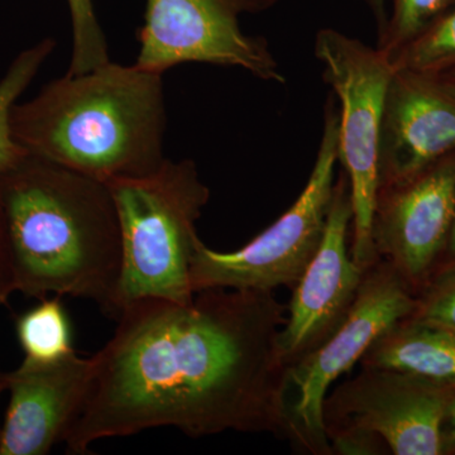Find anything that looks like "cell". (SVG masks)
Here are the masks:
<instances>
[{"label": "cell", "mask_w": 455, "mask_h": 455, "mask_svg": "<svg viewBox=\"0 0 455 455\" xmlns=\"http://www.w3.org/2000/svg\"><path fill=\"white\" fill-rule=\"evenodd\" d=\"M359 363L455 386V333L405 317L386 329Z\"/></svg>", "instance_id": "5bb4252c"}, {"label": "cell", "mask_w": 455, "mask_h": 455, "mask_svg": "<svg viewBox=\"0 0 455 455\" xmlns=\"http://www.w3.org/2000/svg\"><path fill=\"white\" fill-rule=\"evenodd\" d=\"M442 76L444 77L445 80H448V82L451 83V85H453L455 88V68L454 70L443 74Z\"/></svg>", "instance_id": "d4e9b609"}, {"label": "cell", "mask_w": 455, "mask_h": 455, "mask_svg": "<svg viewBox=\"0 0 455 455\" xmlns=\"http://www.w3.org/2000/svg\"><path fill=\"white\" fill-rule=\"evenodd\" d=\"M314 55L340 104L338 163L348 176L352 199L350 256L367 271L379 259L373 247L372 220L379 190L383 108L394 68L377 47L333 28L317 32Z\"/></svg>", "instance_id": "52a82bcc"}, {"label": "cell", "mask_w": 455, "mask_h": 455, "mask_svg": "<svg viewBox=\"0 0 455 455\" xmlns=\"http://www.w3.org/2000/svg\"><path fill=\"white\" fill-rule=\"evenodd\" d=\"M55 46L56 42L52 38H44L22 51L0 80V176L13 170L29 156L14 140L11 123L12 110Z\"/></svg>", "instance_id": "2e32d148"}, {"label": "cell", "mask_w": 455, "mask_h": 455, "mask_svg": "<svg viewBox=\"0 0 455 455\" xmlns=\"http://www.w3.org/2000/svg\"><path fill=\"white\" fill-rule=\"evenodd\" d=\"M40 301L16 323L25 363H52L75 353L70 319L61 298L52 296Z\"/></svg>", "instance_id": "9a60e30c"}, {"label": "cell", "mask_w": 455, "mask_h": 455, "mask_svg": "<svg viewBox=\"0 0 455 455\" xmlns=\"http://www.w3.org/2000/svg\"><path fill=\"white\" fill-rule=\"evenodd\" d=\"M107 185L122 232L116 319L132 302L145 299L193 300L190 266L200 241L196 221L211 199L196 163L166 158L155 172Z\"/></svg>", "instance_id": "277c9868"}, {"label": "cell", "mask_w": 455, "mask_h": 455, "mask_svg": "<svg viewBox=\"0 0 455 455\" xmlns=\"http://www.w3.org/2000/svg\"><path fill=\"white\" fill-rule=\"evenodd\" d=\"M5 391V383L3 379L2 372H0V397H2L3 392ZM0 430H2V423H0Z\"/></svg>", "instance_id": "484cf974"}, {"label": "cell", "mask_w": 455, "mask_h": 455, "mask_svg": "<svg viewBox=\"0 0 455 455\" xmlns=\"http://www.w3.org/2000/svg\"><path fill=\"white\" fill-rule=\"evenodd\" d=\"M352 218L349 180L341 170L322 243L293 286L286 322L278 333V353L287 367L328 340L355 304L366 271L348 250Z\"/></svg>", "instance_id": "8fae6325"}, {"label": "cell", "mask_w": 455, "mask_h": 455, "mask_svg": "<svg viewBox=\"0 0 455 455\" xmlns=\"http://www.w3.org/2000/svg\"><path fill=\"white\" fill-rule=\"evenodd\" d=\"M323 405L333 454L443 455V425L455 386L361 367Z\"/></svg>", "instance_id": "8992f818"}, {"label": "cell", "mask_w": 455, "mask_h": 455, "mask_svg": "<svg viewBox=\"0 0 455 455\" xmlns=\"http://www.w3.org/2000/svg\"><path fill=\"white\" fill-rule=\"evenodd\" d=\"M455 218V152L377 194L372 242L416 295L447 254Z\"/></svg>", "instance_id": "30bf717a"}, {"label": "cell", "mask_w": 455, "mask_h": 455, "mask_svg": "<svg viewBox=\"0 0 455 455\" xmlns=\"http://www.w3.org/2000/svg\"><path fill=\"white\" fill-rule=\"evenodd\" d=\"M443 455H455V395L443 425Z\"/></svg>", "instance_id": "7402d4cb"}, {"label": "cell", "mask_w": 455, "mask_h": 455, "mask_svg": "<svg viewBox=\"0 0 455 455\" xmlns=\"http://www.w3.org/2000/svg\"><path fill=\"white\" fill-rule=\"evenodd\" d=\"M16 291L73 296L116 319L121 224L106 182L28 156L0 176Z\"/></svg>", "instance_id": "7a4b0ae2"}, {"label": "cell", "mask_w": 455, "mask_h": 455, "mask_svg": "<svg viewBox=\"0 0 455 455\" xmlns=\"http://www.w3.org/2000/svg\"><path fill=\"white\" fill-rule=\"evenodd\" d=\"M361 2H363L372 12L374 20H376L377 32H379V36L381 35L388 18L387 7H386L387 0H361Z\"/></svg>", "instance_id": "603a6c76"}, {"label": "cell", "mask_w": 455, "mask_h": 455, "mask_svg": "<svg viewBox=\"0 0 455 455\" xmlns=\"http://www.w3.org/2000/svg\"><path fill=\"white\" fill-rule=\"evenodd\" d=\"M13 292H16L13 266H12L11 252H9L4 217L0 205V307L7 304Z\"/></svg>", "instance_id": "44dd1931"}, {"label": "cell", "mask_w": 455, "mask_h": 455, "mask_svg": "<svg viewBox=\"0 0 455 455\" xmlns=\"http://www.w3.org/2000/svg\"><path fill=\"white\" fill-rule=\"evenodd\" d=\"M94 361L76 352L46 364L22 362L2 372L9 403L0 430V455H44L59 443L79 412Z\"/></svg>", "instance_id": "4fadbf2b"}, {"label": "cell", "mask_w": 455, "mask_h": 455, "mask_svg": "<svg viewBox=\"0 0 455 455\" xmlns=\"http://www.w3.org/2000/svg\"><path fill=\"white\" fill-rule=\"evenodd\" d=\"M287 307L272 291L209 289L193 300L145 299L116 317L66 433L70 454L98 440L172 427L286 438L287 370L277 338Z\"/></svg>", "instance_id": "6da1fadb"}, {"label": "cell", "mask_w": 455, "mask_h": 455, "mask_svg": "<svg viewBox=\"0 0 455 455\" xmlns=\"http://www.w3.org/2000/svg\"><path fill=\"white\" fill-rule=\"evenodd\" d=\"M73 26V55L68 75L88 73L110 61L106 35L92 0H68Z\"/></svg>", "instance_id": "d6986e66"}, {"label": "cell", "mask_w": 455, "mask_h": 455, "mask_svg": "<svg viewBox=\"0 0 455 455\" xmlns=\"http://www.w3.org/2000/svg\"><path fill=\"white\" fill-rule=\"evenodd\" d=\"M453 3V0H392L377 49L390 60L415 40Z\"/></svg>", "instance_id": "ac0fdd59"}, {"label": "cell", "mask_w": 455, "mask_h": 455, "mask_svg": "<svg viewBox=\"0 0 455 455\" xmlns=\"http://www.w3.org/2000/svg\"><path fill=\"white\" fill-rule=\"evenodd\" d=\"M339 122V107L331 95L325 103L324 130L309 180L296 202L267 229L233 252H218L202 239L197 242L190 266L194 292L293 289L324 235L333 200Z\"/></svg>", "instance_id": "5b68a950"}, {"label": "cell", "mask_w": 455, "mask_h": 455, "mask_svg": "<svg viewBox=\"0 0 455 455\" xmlns=\"http://www.w3.org/2000/svg\"><path fill=\"white\" fill-rule=\"evenodd\" d=\"M29 156L98 181L140 178L164 163L163 75L109 61L44 86L12 110Z\"/></svg>", "instance_id": "3957f363"}, {"label": "cell", "mask_w": 455, "mask_h": 455, "mask_svg": "<svg viewBox=\"0 0 455 455\" xmlns=\"http://www.w3.org/2000/svg\"><path fill=\"white\" fill-rule=\"evenodd\" d=\"M416 293L388 260L364 272L357 298L343 324L319 348L287 370L286 438L302 453L331 455L323 405L329 388L359 363L377 338L412 315Z\"/></svg>", "instance_id": "ba28073f"}, {"label": "cell", "mask_w": 455, "mask_h": 455, "mask_svg": "<svg viewBox=\"0 0 455 455\" xmlns=\"http://www.w3.org/2000/svg\"><path fill=\"white\" fill-rule=\"evenodd\" d=\"M455 259V218L453 228H451V238H449L447 254L444 260Z\"/></svg>", "instance_id": "cb8c5ba5"}, {"label": "cell", "mask_w": 455, "mask_h": 455, "mask_svg": "<svg viewBox=\"0 0 455 455\" xmlns=\"http://www.w3.org/2000/svg\"><path fill=\"white\" fill-rule=\"evenodd\" d=\"M277 0H147L137 37L136 66L166 73L182 64L239 68L265 82L284 84L278 62L259 36L242 31L239 18L274 7Z\"/></svg>", "instance_id": "9c48e42d"}, {"label": "cell", "mask_w": 455, "mask_h": 455, "mask_svg": "<svg viewBox=\"0 0 455 455\" xmlns=\"http://www.w3.org/2000/svg\"><path fill=\"white\" fill-rule=\"evenodd\" d=\"M394 68L443 75L455 68V0L415 40L392 57Z\"/></svg>", "instance_id": "e0dca14e"}, {"label": "cell", "mask_w": 455, "mask_h": 455, "mask_svg": "<svg viewBox=\"0 0 455 455\" xmlns=\"http://www.w3.org/2000/svg\"><path fill=\"white\" fill-rule=\"evenodd\" d=\"M455 152V88L442 75L394 68L379 133V188Z\"/></svg>", "instance_id": "7c38bea8"}, {"label": "cell", "mask_w": 455, "mask_h": 455, "mask_svg": "<svg viewBox=\"0 0 455 455\" xmlns=\"http://www.w3.org/2000/svg\"><path fill=\"white\" fill-rule=\"evenodd\" d=\"M411 317L455 333V259L443 260L416 295Z\"/></svg>", "instance_id": "ffe728a7"}]
</instances>
